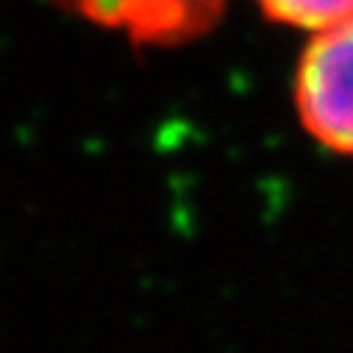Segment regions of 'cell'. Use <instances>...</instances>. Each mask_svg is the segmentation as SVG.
Here are the masks:
<instances>
[{"instance_id":"obj_1","label":"cell","mask_w":353,"mask_h":353,"mask_svg":"<svg viewBox=\"0 0 353 353\" xmlns=\"http://www.w3.org/2000/svg\"><path fill=\"white\" fill-rule=\"evenodd\" d=\"M295 109L314 142L353 156V17L314 31L295 72Z\"/></svg>"},{"instance_id":"obj_2","label":"cell","mask_w":353,"mask_h":353,"mask_svg":"<svg viewBox=\"0 0 353 353\" xmlns=\"http://www.w3.org/2000/svg\"><path fill=\"white\" fill-rule=\"evenodd\" d=\"M92 26L139 45H181L217 26L228 0H56Z\"/></svg>"},{"instance_id":"obj_3","label":"cell","mask_w":353,"mask_h":353,"mask_svg":"<svg viewBox=\"0 0 353 353\" xmlns=\"http://www.w3.org/2000/svg\"><path fill=\"white\" fill-rule=\"evenodd\" d=\"M264 14L276 23L323 31L353 17V0H259Z\"/></svg>"}]
</instances>
